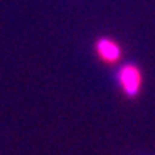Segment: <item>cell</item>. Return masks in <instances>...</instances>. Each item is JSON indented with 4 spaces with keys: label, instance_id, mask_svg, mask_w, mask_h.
Returning a JSON list of instances; mask_svg holds the SVG:
<instances>
[{
    "label": "cell",
    "instance_id": "6da1fadb",
    "mask_svg": "<svg viewBox=\"0 0 155 155\" xmlns=\"http://www.w3.org/2000/svg\"><path fill=\"white\" fill-rule=\"evenodd\" d=\"M142 72L135 63H125L116 72V83L128 98H135L142 88Z\"/></svg>",
    "mask_w": 155,
    "mask_h": 155
},
{
    "label": "cell",
    "instance_id": "7a4b0ae2",
    "mask_svg": "<svg viewBox=\"0 0 155 155\" xmlns=\"http://www.w3.org/2000/svg\"><path fill=\"white\" fill-rule=\"evenodd\" d=\"M95 52L99 59L105 63H116L122 56V48L111 38H99L95 43Z\"/></svg>",
    "mask_w": 155,
    "mask_h": 155
}]
</instances>
